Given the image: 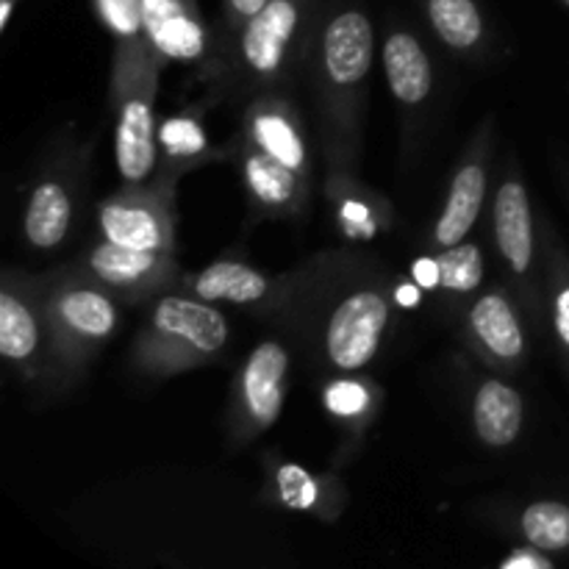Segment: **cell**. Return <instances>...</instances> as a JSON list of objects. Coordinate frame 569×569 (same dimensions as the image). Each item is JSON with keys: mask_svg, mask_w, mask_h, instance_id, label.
Here are the masks:
<instances>
[{"mask_svg": "<svg viewBox=\"0 0 569 569\" xmlns=\"http://www.w3.org/2000/svg\"><path fill=\"white\" fill-rule=\"evenodd\" d=\"M372 26L365 11L348 9L331 17L320 39L322 78L333 92H353L372 64Z\"/></svg>", "mask_w": 569, "mask_h": 569, "instance_id": "obj_5", "label": "cell"}, {"mask_svg": "<svg viewBox=\"0 0 569 569\" xmlns=\"http://www.w3.org/2000/svg\"><path fill=\"white\" fill-rule=\"evenodd\" d=\"M483 194H487V172L478 164L461 167L459 176L453 178L442 217L437 222V237L433 239L442 248L465 242V237L476 226L478 214H481Z\"/></svg>", "mask_w": 569, "mask_h": 569, "instance_id": "obj_15", "label": "cell"}, {"mask_svg": "<svg viewBox=\"0 0 569 569\" xmlns=\"http://www.w3.org/2000/svg\"><path fill=\"white\" fill-rule=\"evenodd\" d=\"M383 70L400 103L417 106L431 92V61L411 33L398 31L383 44Z\"/></svg>", "mask_w": 569, "mask_h": 569, "instance_id": "obj_12", "label": "cell"}, {"mask_svg": "<svg viewBox=\"0 0 569 569\" xmlns=\"http://www.w3.org/2000/svg\"><path fill=\"white\" fill-rule=\"evenodd\" d=\"M439 287L450 292H472L483 278V259L476 244H450L439 256Z\"/></svg>", "mask_w": 569, "mask_h": 569, "instance_id": "obj_24", "label": "cell"}, {"mask_svg": "<svg viewBox=\"0 0 569 569\" xmlns=\"http://www.w3.org/2000/svg\"><path fill=\"white\" fill-rule=\"evenodd\" d=\"M248 133L256 148L270 153L298 176H309V148H306L303 128L287 106L276 100L256 106L248 117Z\"/></svg>", "mask_w": 569, "mask_h": 569, "instance_id": "obj_10", "label": "cell"}, {"mask_svg": "<svg viewBox=\"0 0 569 569\" xmlns=\"http://www.w3.org/2000/svg\"><path fill=\"white\" fill-rule=\"evenodd\" d=\"M522 533L539 553H561L569 548V506L539 500L522 515Z\"/></svg>", "mask_w": 569, "mask_h": 569, "instance_id": "obj_22", "label": "cell"}, {"mask_svg": "<svg viewBox=\"0 0 569 569\" xmlns=\"http://www.w3.org/2000/svg\"><path fill=\"white\" fill-rule=\"evenodd\" d=\"M495 233L503 259L515 272H528L533 261L531 203L522 183L506 181L495 198Z\"/></svg>", "mask_w": 569, "mask_h": 569, "instance_id": "obj_11", "label": "cell"}, {"mask_svg": "<svg viewBox=\"0 0 569 569\" xmlns=\"http://www.w3.org/2000/svg\"><path fill=\"white\" fill-rule=\"evenodd\" d=\"M428 20L445 44L470 50L481 42L483 20L476 0H428Z\"/></svg>", "mask_w": 569, "mask_h": 569, "instance_id": "obj_20", "label": "cell"}, {"mask_svg": "<svg viewBox=\"0 0 569 569\" xmlns=\"http://www.w3.org/2000/svg\"><path fill=\"white\" fill-rule=\"evenodd\" d=\"M156 117H153V81L133 78L122 83V100L117 109V167L128 183H142L153 172L156 156Z\"/></svg>", "mask_w": 569, "mask_h": 569, "instance_id": "obj_4", "label": "cell"}, {"mask_svg": "<svg viewBox=\"0 0 569 569\" xmlns=\"http://www.w3.org/2000/svg\"><path fill=\"white\" fill-rule=\"evenodd\" d=\"M56 331L72 345H94L111 337L117 328V309L111 298L92 287L61 289L53 303Z\"/></svg>", "mask_w": 569, "mask_h": 569, "instance_id": "obj_9", "label": "cell"}, {"mask_svg": "<svg viewBox=\"0 0 569 569\" xmlns=\"http://www.w3.org/2000/svg\"><path fill=\"white\" fill-rule=\"evenodd\" d=\"M389 306L381 292L359 289L333 309L326 328L328 359L339 370H361L381 348Z\"/></svg>", "mask_w": 569, "mask_h": 569, "instance_id": "obj_2", "label": "cell"}, {"mask_svg": "<svg viewBox=\"0 0 569 569\" xmlns=\"http://www.w3.org/2000/svg\"><path fill=\"white\" fill-rule=\"evenodd\" d=\"M306 0H267L239 33V64L256 81H276L300 31Z\"/></svg>", "mask_w": 569, "mask_h": 569, "instance_id": "obj_3", "label": "cell"}, {"mask_svg": "<svg viewBox=\"0 0 569 569\" xmlns=\"http://www.w3.org/2000/svg\"><path fill=\"white\" fill-rule=\"evenodd\" d=\"M144 42L167 61L194 64L206 56L209 31L194 0H142Z\"/></svg>", "mask_w": 569, "mask_h": 569, "instance_id": "obj_6", "label": "cell"}, {"mask_svg": "<svg viewBox=\"0 0 569 569\" xmlns=\"http://www.w3.org/2000/svg\"><path fill=\"white\" fill-rule=\"evenodd\" d=\"M167 253H148V250H133L126 244H117L106 239L103 244L92 248L89 253V270L114 289H137L159 278L164 267Z\"/></svg>", "mask_w": 569, "mask_h": 569, "instance_id": "obj_16", "label": "cell"}, {"mask_svg": "<svg viewBox=\"0 0 569 569\" xmlns=\"http://www.w3.org/2000/svg\"><path fill=\"white\" fill-rule=\"evenodd\" d=\"M470 326L478 342L489 350L492 356L503 361L520 359L526 350V337H522L520 320H517L515 309L506 303L500 295H483L470 311Z\"/></svg>", "mask_w": 569, "mask_h": 569, "instance_id": "obj_17", "label": "cell"}, {"mask_svg": "<svg viewBox=\"0 0 569 569\" xmlns=\"http://www.w3.org/2000/svg\"><path fill=\"white\" fill-rule=\"evenodd\" d=\"M556 333L569 348V283L556 295Z\"/></svg>", "mask_w": 569, "mask_h": 569, "instance_id": "obj_29", "label": "cell"}, {"mask_svg": "<svg viewBox=\"0 0 569 569\" xmlns=\"http://www.w3.org/2000/svg\"><path fill=\"white\" fill-rule=\"evenodd\" d=\"M100 231L109 242L148 253H167L172 248V226L164 206L142 194H120L100 206Z\"/></svg>", "mask_w": 569, "mask_h": 569, "instance_id": "obj_7", "label": "cell"}, {"mask_svg": "<svg viewBox=\"0 0 569 569\" xmlns=\"http://www.w3.org/2000/svg\"><path fill=\"white\" fill-rule=\"evenodd\" d=\"M39 345V326L28 303L6 289L0 295V353L9 361L31 359Z\"/></svg>", "mask_w": 569, "mask_h": 569, "instance_id": "obj_21", "label": "cell"}, {"mask_svg": "<svg viewBox=\"0 0 569 569\" xmlns=\"http://www.w3.org/2000/svg\"><path fill=\"white\" fill-rule=\"evenodd\" d=\"M103 26L120 39L122 44L144 42V22H142V0H94Z\"/></svg>", "mask_w": 569, "mask_h": 569, "instance_id": "obj_25", "label": "cell"}, {"mask_svg": "<svg viewBox=\"0 0 569 569\" xmlns=\"http://www.w3.org/2000/svg\"><path fill=\"white\" fill-rule=\"evenodd\" d=\"M367 403V392L353 381H337L331 389H328V409L337 411L342 417L361 415Z\"/></svg>", "mask_w": 569, "mask_h": 569, "instance_id": "obj_27", "label": "cell"}, {"mask_svg": "<svg viewBox=\"0 0 569 569\" xmlns=\"http://www.w3.org/2000/svg\"><path fill=\"white\" fill-rule=\"evenodd\" d=\"M70 194L64 187L48 181L39 183L37 192L31 194V203L26 211V237L33 248H56L67 237L70 228Z\"/></svg>", "mask_w": 569, "mask_h": 569, "instance_id": "obj_19", "label": "cell"}, {"mask_svg": "<svg viewBox=\"0 0 569 569\" xmlns=\"http://www.w3.org/2000/svg\"><path fill=\"white\" fill-rule=\"evenodd\" d=\"M415 281L420 283V287L431 289L439 283V261L437 259H420L415 264Z\"/></svg>", "mask_w": 569, "mask_h": 569, "instance_id": "obj_30", "label": "cell"}, {"mask_svg": "<svg viewBox=\"0 0 569 569\" xmlns=\"http://www.w3.org/2000/svg\"><path fill=\"white\" fill-rule=\"evenodd\" d=\"M417 300H420V295H417L415 287H400V289H398V303H403V306H417Z\"/></svg>", "mask_w": 569, "mask_h": 569, "instance_id": "obj_32", "label": "cell"}, {"mask_svg": "<svg viewBox=\"0 0 569 569\" xmlns=\"http://www.w3.org/2000/svg\"><path fill=\"white\" fill-rule=\"evenodd\" d=\"M192 292L209 303L228 300V303L244 306L264 298L270 292V281L242 261H217L194 276Z\"/></svg>", "mask_w": 569, "mask_h": 569, "instance_id": "obj_18", "label": "cell"}, {"mask_svg": "<svg viewBox=\"0 0 569 569\" xmlns=\"http://www.w3.org/2000/svg\"><path fill=\"white\" fill-rule=\"evenodd\" d=\"M517 567H550V561L537 553H517L503 561V569H517Z\"/></svg>", "mask_w": 569, "mask_h": 569, "instance_id": "obj_31", "label": "cell"}, {"mask_svg": "<svg viewBox=\"0 0 569 569\" xmlns=\"http://www.w3.org/2000/svg\"><path fill=\"white\" fill-rule=\"evenodd\" d=\"M472 422L489 448H506L520 437L522 428V400L520 395L503 381H487L476 395Z\"/></svg>", "mask_w": 569, "mask_h": 569, "instance_id": "obj_13", "label": "cell"}, {"mask_svg": "<svg viewBox=\"0 0 569 569\" xmlns=\"http://www.w3.org/2000/svg\"><path fill=\"white\" fill-rule=\"evenodd\" d=\"M159 150L170 161H192L209 150V139L198 117H167L159 126Z\"/></svg>", "mask_w": 569, "mask_h": 569, "instance_id": "obj_23", "label": "cell"}, {"mask_svg": "<svg viewBox=\"0 0 569 569\" xmlns=\"http://www.w3.org/2000/svg\"><path fill=\"white\" fill-rule=\"evenodd\" d=\"M267 6V0H226L228 20L237 22V26H244L253 14H259Z\"/></svg>", "mask_w": 569, "mask_h": 569, "instance_id": "obj_28", "label": "cell"}, {"mask_svg": "<svg viewBox=\"0 0 569 569\" xmlns=\"http://www.w3.org/2000/svg\"><path fill=\"white\" fill-rule=\"evenodd\" d=\"M242 178L244 183H248L250 194H253V198L270 211L292 209V206L300 200V192H303V181H306L303 176L289 170L287 164L272 159L270 153H264V150L256 148V144L244 150Z\"/></svg>", "mask_w": 569, "mask_h": 569, "instance_id": "obj_14", "label": "cell"}, {"mask_svg": "<svg viewBox=\"0 0 569 569\" xmlns=\"http://www.w3.org/2000/svg\"><path fill=\"white\" fill-rule=\"evenodd\" d=\"M565 3H567V6H569V0H565Z\"/></svg>", "mask_w": 569, "mask_h": 569, "instance_id": "obj_33", "label": "cell"}, {"mask_svg": "<svg viewBox=\"0 0 569 569\" xmlns=\"http://www.w3.org/2000/svg\"><path fill=\"white\" fill-rule=\"evenodd\" d=\"M278 489H281L283 503L292 506V509H311L315 506V481L300 467H281V472H278Z\"/></svg>", "mask_w": 569, "mask_h": 569, "instance_id": "obj_26", "label": "cell"}, {"mask_svg": "<svg viewBox=\"0 0 569 569\" xmlns=\"http://www.w3.org/2000/svg\"><path fill=\"white\" fill-rule=\"evenodd\" d=\"M150 337L170 361L203 359L226 348L228 322L209 300L164 298L150 315Z\"/></svg>", "mask_w": 569, "mask_h": 569, "instance_id": "obj_1", "label": "cell"}, {"mask_svg": "<svg viewBox=\"0 0 569 569\" xmlns=\"http://www.w3.org/2000/svg\"><path fill=\"white\" fill-rule=\"evenodd\" d=\"M289 356L278 342H261L248 356L239 378L244 420L253 428H270L283 409Z\"/></svg>", "mask_w": 569, "mask_h": 569, "instance_id": "obj_8", "label": "cell"}]
</instances>
